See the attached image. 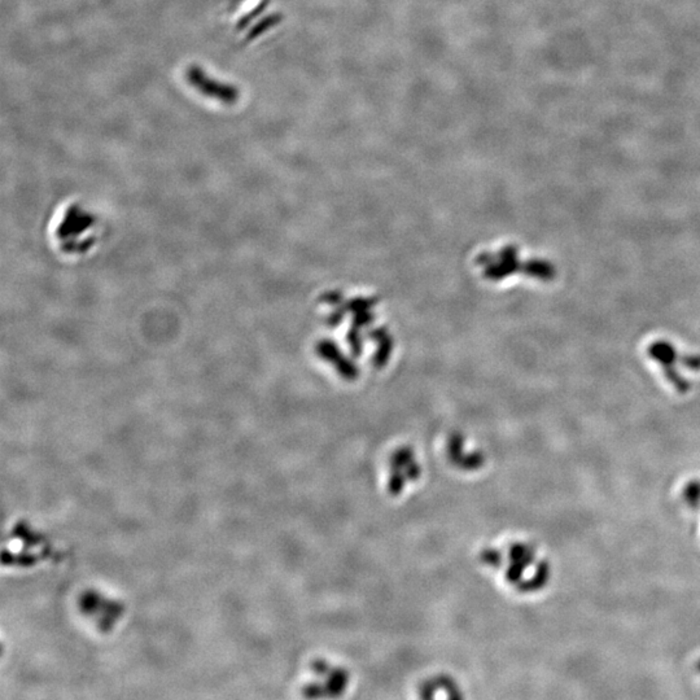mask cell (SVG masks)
Segmentation results:
<instances>
[{"label": "cell", "instance_id": "cell-1", "mask_svg": "<svg viewBox=\"0 0 700 700\" xmlns=\"http://www.w3.org/2000/svg\"><path fill=\"white\" fill-rule=\"evenodd\" d=\"M314 682L309 691L312 697H336L344 691L349 677L343 668L321 661L314 667Z\"/></svg>", "mask_w": 700, "mask_h": 700}, {"label": "cell", "instance_id": "cell-2", "mask_svg": "<svg viewBox=\"0 0 700 700\" xmlns=\"http://www.w3.org/2000/svg\"><path fill=\"white\" fill-rule=\"evenodd\" d=\"M421 476V466L416 458L410 453H401L393 456L389 468V489L393 494H400L402 490L414 484Z\"/></svg>", "mask_w": 700, "mask_h": 700}, {"label": "cell", "instance_id": "cell-3", "mask_svg": "<svg viewBox=\"0 0 700 700\" xmlns=\"http://www.w3.org/2000/svg\"><path fill=\"white\" fill-rule=\"evenodd\" d=\"M509 567L506 569V578L510 584H522L525 571L532 566L535 560V553L532 546L527 544H512L509 549Z\"/></svg>", "mask_w": 700, "mask_h": 700}, {"label": "cell", "instance_id": "cell-4", "mask_svg": "<svg viewBox=\"0 0 700 700\" xmlns=\"http://www.w3.org/2000/svg\"><path fill=\"white\" fill-rule=\"evenodd\" d=\"M189 81L193 86L199 87V89H204V87H208V89H204L202 92L205 95H209L211 96V89L214 91V96H218V98H222V100L226 103H231L235 100L237 92L236 89H231V87H227V86H221L218 85L217 82L211 81V79H204L202 77V73L200 72V69H193L189 72Z\"/></svg>", "mask_w": 700, "mask_h": 700}, {"label": "cell", "instance_id": "cell-5", "mask_svg": "<svg viewBox=\"0 0 700 700\" xmlns=\"http://www.w3.org/2000/svg\"><path fill=\"white\" fill-rule=\"evenodd\" d=\"M549 578H550V566L546 560H540L534 569L533 576L522 585L520 590L525 593H531L542 589L549 582Z\"/></svg>", "mask_w": 700, "mask_h": 700}, {"label": "cell", "instance_id": "cell-6", "mask_svg": "<svg viewBox=\"0 0 700 700\" xmlns=\"http://www.w3.org/2000/svg\"><path fill=\"white\" fill-rule=\"evenodd\" d=\"M682 496L691 509H698L700 506V481H690L683 488Z\"/></svg>", "mask_w": 700, "mask_h": 700}, {"label": "cell", "instance_id": "cell-7", "mask_svg": "<svg viewBox=\"0 0 700 700\" xmlns=\"http://www.w3.org/2000/svg\"><path fill=\"white\" fill-rule=\"evenodd\" d=\"M697 668H698V670L700 672V660L698 661V664H697Z\"/></svg>", "mask_w": 700, "mask_h": 700}]
</instances>
